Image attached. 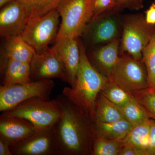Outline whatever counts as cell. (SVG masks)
Instances as JSON below:
<instances>
[{
	"label": "cell",
	"mask_w": 155,
	"mask_h": 155,
	"mask_svg": "<svg viewBox=\"0 0 155 155\" xmlns=\"http://www.w3.org/2000/svg\"><path fill=\"white\" fill-rule=\"evenodd\" d=\"M56 98L61 103L62 115L53 126L55 155L92 153V139L96 135L95 123L92 125L87 120L91 114L63 94Z\"/></svg>",
	"instance_id": "obj_1"
},
{
	"label": "cell",
	"mask_w": 155,
	"mask_h": 155,
	"mask_svg": "<svg viewBox=\"0 0 155 155\" xmlns=\"http://www.w3.org/2000/svg\"><path fill=\"white\" fill-rule=\"evenodd\" d=\"M78 44L80 63L75 85L73 87H64L62 94L72 102L90 113L92 117L97 97L109 79L91 65L83 45L79 41Z\"/></svg>",
	"instance_id": "obj_2"
},
{
	"label": "cell",
	"mask_w": 155,
	"mask_h": 155,
	"mask_svg": "<svg viewBox=\"0 0 155 155\" xmlns=\"http://www.w3.org/2000/svg\"><path fill=\"white\" fill-rule=\"evenodd\" d=\"M2 113L28 120L37 130L53 127L62 115L61 103L57 98L51 101L31 98Z\"/></svg>",
	"instance_id": "obj_3"
},
{
	"label": "cell",
	"mask_w": 155,
	"mask_h": 155,
	"mask_svg": "<svg viewBox=\"0 0 155 155\" xmlns=\"http://www.w3.org/2000/svg\"><path fill=\"white\" fill-rule=\"evenodd\" d=\"M61 22L55 41L78 38L93 18L92 0H63L58 8Z\"/></svg>",
	"instance_id": "obj_4"
},
{
	"label": "cell",
	"mask_w": 155,
	"mask_h": 155,
	"mask_svg": "<svg viewBox=\"0 0 155 155\" xmlns=\"http://www.w3.org/2000/svg\"><path fill=\"white\" fill-rule=\"evenodd\" d=\"M60 15L58 9L35 18H28L19 35L37 54L48 48L58 35Z\"/></svg>",
	"instance_id": "obj_5"
},
{
	"label": "cell",
	"mask_w": 155,
	"mask_h": 155,
	"mask_svg": "<svg viewBox=\"0 0 155 155\" xmlns=\"http://www.w3.org/2000/svg\"><path fill=\"white\" fill-rule=\"evenodd\" d=\"M155 32V25L147 23L142 14L128 15L122 22V51L140 61L143 51Z\"/></svg>",
	"instance_id": "obj_6"
},
{
	"label": "cell",
	"mask_w": 155,
	"mask_h": 155,
	"mask_svg": "<svg viewBox=\"0 0 155 155\" xmlns=\"http://www.w3.org/2000/svg\"><path fill=\"white\" fill-rule=\"evenodd\" d=\"M55 87L51 79L32 81L24 84L2 85L0 87V111L3 112L33 97L50 100Z\"/></svg>",
	"instance_id": "obj_7"
},
{
	"label": "cell",
	"mask_w": 155,
	"mask_h": 155,
	"mask_svg": "<svg viewBox=\"0 0 155 155\" xmlns=\"http://www.w3.org/2000/svg\"><path fill=\"white\" fill-rule=\"evenodd\" d=\"M109 80L129 92H135L149 87L145 66L132 57L120 58Z\"/></svg>",
	"instance_id": "obj_8"
},
{
	"label": "cell",
	"mask_w": 155,
	"mask_h": 155,
	"mask_svg": "<svg viewBox=\"0 0 155 155\" xmlns=\"http://www.w3.org/2000/svg\"><path fill=\"white\" fill-rule=\"evenodd\" d=\"M30 77L32 81L57 78L69 83L64 62L54 47L34 55L30 63Z\"/></svg>",
	"instance_id": "obj_9"
},
{
	"label": "cell",
	"mask_w": 155,
	"mask_h": 155,
	"mask_svg": "<svg viewBox=\"0 0 155 155\" xmlns=\"http://www.w3.org/2000/svg\"><path fill=\"white\" fill-rule=\"evenodd\" d=\"M10 148L13 155H55L54 127L38 130Z\"/></svg>",
	"instance_id": "obj_10"
},
{
	"label": "cell",
	"mask_w": 155,
	"mask_h": 155,
	"mask_svg": "<svg viewBox=\"0 0 155 155\" xmlns=\"http://www.w3.org/2000/svg\"><path fill=\"white\" fill-rule=\"evenodd\" d=\"M120 22L116 16L104 15L91 19L84 34L90 44H108L118 39Z\"/></svg>",
	"instance_id": "obj_11"
},
{
	"label": "cell",
	"mask_w": 155,
	"mask_h": 155,
	"mask_svg": "<svg viewBox=\"0 0 155 155\" xmlns=\"http://www.w3.org/2000/svg\"><path fill=\"white\" fill-rule=\"evenodd\" d=\"M27 18V8L20 1L14 0L4 6L0 12L1 37L6 38L19 35Z\"/></svg>",
	"instance_id": "obj_12"
},
{
	"label": "cell",
	"mask_w": 155,
	"mask_h": 155,
	"mask_svg": "<svg viewBox=\"0 0 155 155\" xmlns=\"http://www.w3.org/2000/svg\"><path fill=\"white\" fill-rule=\"evenodd\" d=\"M37 131L32 123L23 118L3 113L0 116V138L8 143L10 146Z\"/></svg>",
	"instance_id": "obj_13"
},
{
	"label": "cell",
	"mask_w": 155,
	"mask_h": 155,
	"mask_svg": "<svg viewBox=\"0 0 155 155\" xmlns=\"http://www.w3.org/2000/svg\"><path fill=\"white\" fill-rule=\"evenodd\" d=\"M54 47L64 62L71 87L74 86L80 63L78 38H66L55 41Z\"/></svg>",
	"instance_id": "obj_14"
},
{
	"label": "cell",
	"mask_w": 155,
	"mask_h": 155,
	"mask_svg": "<svg viewBox=\"0 0 155 155\" xmlns=\"http://www.w3.org/2000/svg\"><path fill=\"white\" fill-rule=\"evenodd\" d=\"M119 41L118 39L96 50L92 54L95 63L107 76L113 71L120 57L119 56Z\"/></svg>",
	"instance_id": "obj_15"
},
{
	"label": "cell",
	"mask_w": 155,
	"mask_h": 155,
	"mask_svg": "<svg viewBox=\"0 0 155 155\" xmlns=\"http://www.w3.org/2000/svg\"><path fill=\"white\" fill-rule=\"evenodd\" d=\"M133 127L126 119L111 123L95 122L96 137L122 141Z\"/></svg>",
	"instance_id": "obj_16"
},
{
	"label": "cell",
	"mask_w": 155,
	"mask_h": 155,
	"mask_svg": "<svg viewBox=\"0 0 155 155\" xmlns=\"http://www.w3.org/2000/svg\"><path fill=\"white\" fill-rule=\"evenodd\" d=\"M95 122L111 123L125 119L121 109L101 93L97 97L92 113Z\"/></svg>",
	"instance_id": "obj_17"
},
{
	"label": "cell",
	"mask_w": 155,
	"mask_h": 155,
	"mask_svg": "<svg viewBox=\"0 0 155 155\" xmlns=\"http://www.w3.org/2000/svg\"><path fill=\"white\" fill-rule=\"evenodd\" d=\"M2 85L24 84L32 81L30 77V64L8 59Z\"/></svg>",
	"instance_id": "obj_18"
},
{
	"label": "cell",
	"mask_w": 155,
	"mask_h": 155,
	"mask_svg": "<svg viewBox=\"0 0 155 155\" xmlns=\"http://www.w3.org/2000/svg\"><path fill=\"white\" fill-rule=\"evenodd\" d=\"M5 39L4 47L7 58L30 64L36 54L33 48L19 35Z\"/></svg>",
	"instance_id": "obj_19"
},
{
	"label": "cell",
	"mask_w": 155,
	"mask_h": 155,
	"mask_svg": "<svg viewBox=\"0 0 155 155\" xmlns=\"http://www.w3.org/2000/svg\"><path fill=\"white\" fill-rule=\"evenodd\" d=\"M150 125V119L142 124L133 126L129 133L122 140V146L141 150L147 155L149 144Z\"/></svg>",
	"instance_id": "obj_20"
},
{
	"label": "cell",
	"mask_w": 155,
	"mask_h": 155,
	"mask_svg": "<svg viewBox=\"0 0 155 155\" xmlns=\"http://www.w3.org/2000/svg\"><path fill=\"white\" fill-rule=\"evenodd\" d=\"M120 109L125 119L133 126L142 124L150 119L144 107L133 95L130 101Z\"/></svg>",
	"instance_id": "obj_21"
},
{
	"label": "cell",
	"mask_w": 155,
	"mask_h": 155,
	"mask_svg": "<svg viewBox=\"0 0 155 155\" xmlns=\"http://www.w3.org/2000/svg\"><path fill=\"white\" fill-rule=\"evenodd\" d=\"M27 10L28 18L40 17L58 8L63 0H18Z\"/></svg>",
	"instance_id": "obj_22"
},
{
	"label": "cell",
	"mask_w": 155,
	"mask_h": 155,
	"mask_svg": "<svg viewBox=\"0 0 155 155\" xmlns=\"http://www.w3.org/2000/svg\"><path fill=\"white\" fill-rule=\"evenodd\" d=\"M101 92L108 100L119 108L125 106L132 97L130 92L109 80Z\"/></svg>",
	"instance_id": "obj_23"
},
{
	"label": "cell",
	"mask_w": 155,
	"mask_h": 155,
	"mask_svg": "<svg viewBox=\"0 0 155 155\" xmlns=\"http://www.w3.org/2000/svg\"><path fill=\"white\" fill-rule=\"evenodd\" d=\"M149 87H155V32L142 52Z\"/></svg>",
	"instance_id": "obj_24"
},
{
	"label": "cell",
	"mask_w": 155,
	"mask_h": 155,
	"mask_svg": "<svg viewBox=\"0 0 155 155\" xmlns=\"http://www.w3.org/2000/svg\"><path fill=\"white\" fill-rule=\"evenodd\" d=\"M122 141L95 137L92 153L94 155H117L122 148Z\"/></svg>",
	"instance_id": "obj_25"
},
{
	"label": "cell",
	"mask_w": 155,
	"mask_h": 155,
	"mask_svg": "<svg viewBox=\"0 0 155 155\" xmlns=\"http://www.w3.org/2000/svg\"><path fill=\"white\" fill-rule=\"evenodd\" d=\"M136 99L144 107L150 117L155 120V87L133 92Z\"/></svg>",
	"instance_id": "obj_26"
},
{
	"label": "cell",
	"mask_w": 155,
	"mask_h": 155,
	"mask_svg": "<svg viewBox=\"0 0 155 155\" xmlns=\"http://www.w3.org/2000/svg\"><path fill=\"white\" fill-rule=\"evenodd\" d=\"M92 8L93 19L117 9L116 0H92Z\"/></svg>",
	"instance_id": "obj_27"
},
{
	"label": "cell",
	"mask_w": 155,
	"mask_h": 155,
	"mask_svg": "<svg viewBox=\"0 0 155 155\" xmlns=\"http://www.w3.org/2000/svg\"><path fill=\"white\" fill-rule=\"evenodd\" d=\"M117 9L128 8L137 10L142 7L140 0H116Z\"/></svg>",
	"instance_id": "obj_28"
},
{
	"label": "cell",
	"mask_w": 155,
	"mask_h": 155,
	"mask_svg": "<svg viewBox=\"0 0 155 155\" xmlns=\"http://www.w3.org/2000/svg\"><path fill=\"white\" fill-rule=\"evenodd\" d=\"M150 141L147 155H155V120L150 119Z\"/></svg>",
	"instance_id": "obj_29"
},
{
	"label": "cell",
	"mask_w": 155,
	"mask_h": 155,
	"mask_svg": "<svg viewBox=\"0 0 155 155\" xmlns=\"http://www.w3.org/2000/svg\"><path fill=\"white\" fill-rule=\"evenodd\" d=\"M119 155H146L141 150L129 146H123L119 152Z\"/></svg>",
	"instance_id": "obj_30"
},
{
	"label": "cell",
	"mask_w": 155,
	"mask_h": 155,
	"mask_svg": "<svg viewBox=\"0 0 155 155\" xmlns=\"http://www.w3.org/2000/svg\"><path fill=\"white\" fill-rule=\"evenodd\" d=\"M146 21L151 25H155V4L153 3L146 11Z\"/></svg>",
	"instance_id": "obj_31"
},
{
	"label": "cell",
	"mask_w": 155,
	"mask_h": 155,
	"mask_svg": "<svg viewBox=\"0 0 155 155\" xmlns=\"http://www.w3.org/2000/svg\"><path fill=\"white\" fill-rule=\"evenodd\" d=\"M0 155H13L8 143L0 138Z\"/></svg>",
	"instance_id": "obj_32"
},
{
	"label": "cell",
	"mask_w": 155,
	"mask_h": 155,
	"mask_svg": "<svg viewBox=\"0 0 155 155\" xmlns=\"http://www.w3.org/2000/svg\"><path fill=\"white\" fill-rule=\"evenodd\" d=\"M13 1L14 0H0V7L2 8Z\"/></svg>",
	"instance_id": "obj_33"
},
{
	"label": "cell",
	"mask_w": 155,
	"mask_h": 155,
	"mask_svg": "<svg viewBox=\"0 0 155 155\" xmlns=\"http://www.w3.org/2000/svg\"><path fill=\"white\" fill-rule=\"evenodd\" d=\"M154 4H155V0H154Z\"/></svg>",
	"instance_id": "obj_34"
},
{
	"label": "cell",
	"mask_w": 155,
	"mask_h": 155,
	"mask_svg": "<svg viewBox=\"0 0 155 155\" xmlns=\"http://www.w3.org/2000/svg\"><path fill=\"white\" fill-rule=\"evenodd\" d=\"M140 1H141L142 2H143V0H140Z\"/></svg>",
	"instance_id": "obj_35"
}]
</instances>
